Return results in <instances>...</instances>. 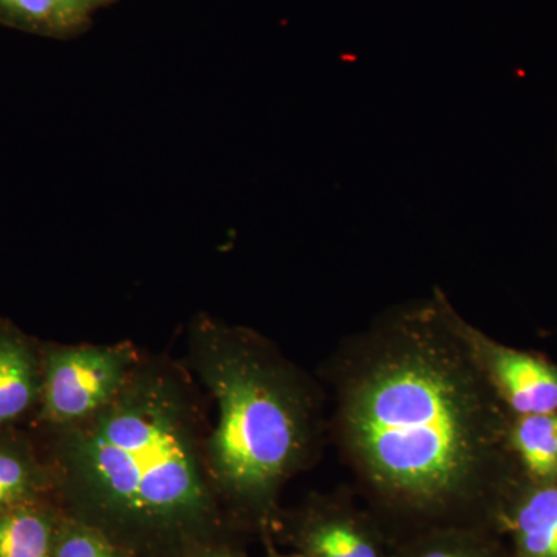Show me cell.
<instances>
[{
  "label": "cell",
  "instance_id": "cell-1",
  "mask_svg": "<svg viewBox=\"0 0 557 557\" xmlns=\"http://www.w3.org/2000/svg\"><path fill=\"white\" fill-rule=\"evenodd\" d=\"M461 322L435 288L348 336L321 372L330 438L395 542L434 528L498 531L523 478L508 442L515 416L475 364Z\"/></svg>",
  "mask_w": 557,
  "mask_h": 557
},
{
  "label": "cell",
  "instance_id": "cell-2",
  "mask_svg": "<svg viewBox=\"0 0 557 557\" xmlns=\"http://www.w3.org/2000/svg\"><path fill=\"white\" fill-rule=\"evenodd\" d=\"M203 397L185 364L141 351L108 405L39 431L64 515L134 557H186L244 542L209 469Z\"/></svg>",
  "mask_w": 557,
  "mask_h": 557
},
{
  "label": "cell",
  "instance_id": "cell-3",
  "mask_svg": "<svg viewBox=\"0 0 557 557\" xmlns=\"http://www.w3.org/2000/svg\"><path fill=\"white\" fill-rule=\"evenodd\" d=\"M211 397L209 469L245 536H270L285 486L321 458L327 392L265 336L199 314L183 362Z\"/></svg>",
  "mask_w": 557,
  "mask_h": 557
},
{
  "label": "cell",
  "instance_id": "cell-4",
  "mask_svg": "<svg viewBox=\"0 0 557 557\" xmlns=\"http://www.w3.org/2000/svg\"><path fill=\"white\" fill-rule=\"evenodd\" d=\"M141 350L134 344H42L38 431L78 423L119 394Z\"/></svg>",
  "mask_w": 557,
  "mask_h": 557
},
{
  "label": "cell",
  "instance_id": "cell-5",
  "mask_svg": "<svg viewBox=\"0 0 557 557\" xmlns=\"http://www.w3.org/2000/svg\"><path fill=\"white\" fill-rule=\"evenodd\" d=\"M304 557H394L395 541L346 491L313 493L282 508L270 536Z\"/></svg>",
  "mask_w": 557,
  "mask_h": 557
},
{
  "label": "cell",
  "instance_id": "cell-6",
  "mask_svg": "<svg viewBox=\"0 0 557 557\" xmlns=\"http://www.w3.org/2000/svg\"><path fill=\"white\" fill-rule=\"evenodd\" d=\"M461 330L480 372L512 416L557 413V362L502 344L465 318Z\"/></svg>",
  "mask_w": 557,
  "mask_h": 557
},
{
  "label": "cell",
  "instance_id": "cell-7",
  "mask_svg": "<svg viewBox=\"0 0 557 557\" xmlns=\"http://www.w3.org/2000/svg\"><path fill=\"white\" fill-rule=\"evenodd\" d=\"M497 528L512 557H557V479L522 478L505 500Z\"/></svg>",
  "mask_w": 557,
  "mask_h": 557
},
{
  "label": "cell",
  "instance_id": "cell-8",
  "mask_svg": "<svg viewBox=\"0 0 557 557\" xmlns=\"http://www.w3.org/2000/svg\"><path fill=\"white\" fill-rule=\"evenodd\" d=\"M42 391V344L0 319V429L33 420Z\"/></svg>",
  "mask_w": 557,
  "mask_h": 557
},
{
  "label": "cell",
  "instance_id": "cell-9",
  "mask_svg": "<svg viewBox=\"0 0 557 557\" xmlns=\"http://www.w3.org/2000/svg\"><path fill=\"white\" fill-rule=\"evenodd\" d=\"M57 498L49 460L20 429H0V512L27 502Z\"/></svg>",
  "mask_w": 557,
  "mask_h": 557
},
{
  "label": "cell",
  "instance_id": "cell-10",
  "mask_svg": "<svg viewBox=\"0 0 557 557\" xmlns=\"http://www.w3.org/2000/svg\"><path fill=\"white\" fill-rule=\"evenodd\" d=\"M64 518L57 498L0 512V557H57Z\"/></svg>",
  "mask_w": 557,
  "mask_h": 557
},
{
  "label": "cell",
  "instance_id": "cell-11",
  "mask_svg": "<svg viewBox=\"0 0 557 557\" xmlns=\"http://www.w3.org/2000/svg\"><path fill=\"white\" fill-rule=\"evenodd\" d=\"M394 557H512L507 539L496 530L445 527L395 542Z\"/></svg>",
  "mask_w": 557,
  "mask_h": 557
},
{
  "label": "cell",
  "instance_id": "cell-12",
  "mask_svg": "<svg viewBox=\"0 0 557 557\" xmlns=\"http://www.w3.org/2000/svg\"><path fill=\"white\" fill-rule=\"evenodd\" d=\"M557 413L515 416L508 442L523 478L531 482L557 479Z\"/></svg>",
  "mask_w": 557,
  "mask_h": 557
},
{
  "label": "cell",
  "instance_id": "cell-13",
  "mask_svg": "<svg viewBox=\"0 0 557 557\" xmlns=\"http://www.w3.org/2000/svg\"><path fill=\"white\" fill-rule=\"evenodd\" d=\"M87 20L70 0H0L2 24L38 35H72Z\"/></svg>",
  "mask_w": 557,
  "mask_h": 557
},
{
  "label": "cell",
  "instance_id": "cell-14",
  "mask_svg": "<svg viewBox=\"0 0 557 557\" xmlns=\"http://www.w3.org/2000/svg\"><path fill=\"white\" fill-rule=\"evenodd\" d=\"M57 557H134L94 528L65 516Z\"/></svg>",
  "mask_w": 557,
  "mask_h": 557
},
{
  "label": "cell",
  "instance_id": "cell-15",
  "mask_svg": "<svg viewBox=\"0 0 557 557\" xmlns=\"http://www.w3.org/2000/svg\"><path fill=\"white\" fill-rule=\"evenodd\" d=\"M186 557H247V555L244 552V542H225V544L199 549Z\"/></svg>",
  "mask_w": 557,
  "mask_h": 557
},
{
  "label": "cell",
  "instance_id": "cell-16",
  "mask_svg": "<svg viewBox=\"0 0 557 557\" xmlns=\"http://www.w3.org/2000/svg\"><path fill=\"white\" fill-rule=\"evenodd\" d=\"M260 541H262L263 548H265V557H304L295 552H281V549L277 548V544H274L271 537H263L260 539Z\"/></svg>",
  "mask_w": 557,
  "mask_h": 557
},
{
  "label": "cell",
  "instance_id": "cell-17",
  "mask_svg": "<svg viewBox=\"0 0 557 557\" xmlns=\"http://www.w3.org/2000/svg\"><path fill=\"white\" fill-rule=\"evenodd\" d=\"M70 2H72L81 13L86 14V16L89 17L95 10L106 5L110 0H70Z\"/></svg>",
  "mask_w": 557,
  "mask_h": 557
},
{
  "label": "cell",
  "instance_id": "cell-18",
  "mask_svg": "<svg viewBox=\"0 0 557 557\" xmlns=\"http://www.w3.org/2000/svg\"><path fill=\"white\" fill-rule=\"evenodd\" d=\"M556 423H557V416H556Z\"/></svg>",
  "mask_w": 557,
  "mask_h": 557
}]
</instances>
